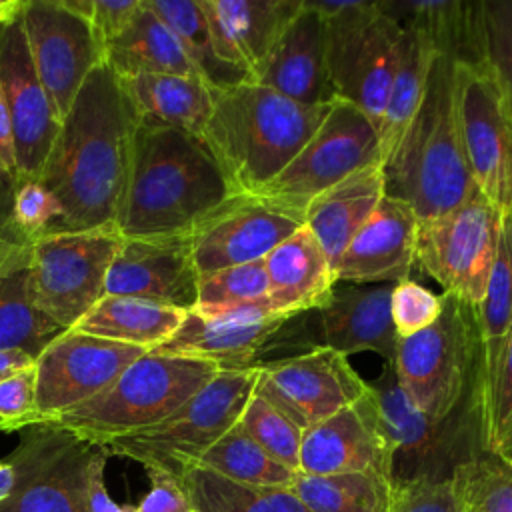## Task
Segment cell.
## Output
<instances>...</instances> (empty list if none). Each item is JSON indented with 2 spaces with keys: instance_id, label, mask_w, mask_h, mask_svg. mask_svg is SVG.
I'll return each instance as SVG.
<instances>
[{
  "instance_id": "obj_6",
  "label": "cell",
  "mask_w": 512,
  "mask_h": 512,
  "mask_svg": "<svg viewBox=\"0 0 512 512\" xmlns=\"http://www.w3.org/2000/svg\"><path fill=\"white\" fill-rule=\"evenodd\" d=\"M326 24V64L334 96L380 128L398 62L402 24L378 0H306Z\"/></svg>"
},
{
  "instance_id": "obj_45",
  "label": "cell",
  "mask_w": 512,
  "mask_h": 512,
  "mask_svg": "<svg viewBox=\"0 0 512 512\" xmlns=\"http://www.w3.org/2000/svg\"><path fill=\"white\" fill-rule=\"evenodd\" d=\"M388 512H460L450 476L394 480Z\"/></svg>"
},
{
  "instance_id": "obj_1",
  "label": "cell",
  "mask_w": 512,
  "mask_h": 512,
  "mask_svg": "<svg viewBox=\"0 0 512 512\" xmlns=\"http://www.w3.org/2000/svg\"><path fill=\"white\" fill-rule=\"evenodd\" d=\"M138 126L140 116L122 78L102 62L60 122L38 176L62 208L48 234L116 226Z\"/></svg>"
},
{
  "instance_id": "obj_50",
  "label": "cell",
  "mask_w": 512,
  "mask_h": 512,
  "mask_svg": "<svg viewBox=\"0 0 512 512\" xmlns=\"http://www.w3.org/2000/svg\"><path fill=\"white\" fill-rule=\"evenodd\" d=\"M108 454L100 446V452L96 454L90 474H88V492H86V512H134V506H122L114 502L106 490L104 482V468H106Z\"/></svg>"
},
{
  "instance_id": "obj_14",
  "label": "cell",
  "mask_w": 512,
  "mask_h": 512,
  "mask_svg": "<svg viewBox=\"0 0 512 512\" xmlns=\"http://www.w3.org/2000/svg\"><path fill=\"white\" fill-rule=\"evenodd\" d=\"M254 392L306 430L370 394V384L348 356L312 348L260 364Z\"/></svg>"
},
{
  "instance_id": "obj_44",
  "label": "cell",
  "mask_w": 512,
  "mask_h": 512,
  "mask_svg": "<svg viewBox=\"0 0 512 512\" xmlns=\"http://www.w3.org/2000/svg\"><path fill=\"white\" fill-rule=\"evenodd\" d=\"M444 296L434 294L420 282L406 278L392 286L390 316L398 338L412 336L428 328L442 312Z\"/></svg>"
},
{
  "instance_id": "obj_16",
  "label": "cell",
  "mask_w": 512,
  "mask_h": 512,
  "mask_svg": "<svg viewBox=\"0 0 512 512\" xmlns=\"http://www.w3.org/2000/svg\"><path fill=\"white\" fill-rule=\"evenodd\" d=\"M144 352L148 350L64 330L34 360L36 424L94 398Z\"/></svg>"
},
{
  "instance_id": "obj_36",
  "label": "cell",
  "mask_w": 512,
  "mask_h": 512,
  "mask_svg": "<svg viewBox=\"0 0 512 512\" xmlns=\"http://www.w3.org/2000/svg\"><path fill=\"white\" fill-rule=\"evenodd\" d=\"M394 478L382 472L302 474L296 472L290 490L310 512H388Z\"/></svg>"
},
{
  "instance_id": "obj_10",
  "label": "cell",
  "mask_w": 512,
  "mask_h": 512,
  "mask_svg": "<svg viewBox=\"0 0 512 512\" xmlns=\"http://www.w3.org/2000/svg\"><path fill=\"white\" fill-rule=\"evenodd\" d=\"M370 164H380L376 126L354 104L336 98L288 166L250 196L302 220L316 196Z\"/></svg>"
},
{
  "instance_id": "obj_33",
  "label": "cell",
  "mask_w": 512,
  "mask_h": 512,
  "mask_svg": "<svg viewBox=\"0 0 512 512\" xmlns=\"http://www.w3.org/2000/svg\"><path fill=\"white\" fill-rule=\"evenodd\" d=\"M30 244L20 246L0 266V352L20 350L36 356L64 330L46 318L28 294Z\"/></svg>"
},
{
  "instance_id": "obj_29",
  "label": "cell",
  "mask_w": 512,
  "mask_h": 512,
  "mask_svg": "<svg viewBox=\"0 0 512 512\" xmlns=\"http://www.w3.org/2000/svg\"><path fill=\"white\" fill-rule=\"evenodd\" d=\"M140 122L182 130L202 138L214 108V90L198 76L136 74L122 78Z\"/></svg>"
},
{
  "instance_id": "obj_21",
  "label": "cell",
  "mask_w": 512,
  "mask_h": 512,
  "mask_svg": "<svg viewBox=\"0 0 512 512\" xmlns=\"http://www.w3.org/2000/svg\"><path fill=\"white\" fill-rule=\"evenodd\" d=\"M198 280L190 234L122 238L106 276V294L144 298L190 312L196 306Z\"/></svg>"
},
{
  "instance_id": "obj_46",
  "label": "cell",
  "mask_w": 512,
  "mask_h": 512,
  "mask_svg": "<svg viewBox=\"0 0 512 512\" xmlns=\"http://www.w3.org/2000/svg\"><path fill=\"white\" fill-rule=\"evenodd\" d=\"M512 412V330L500 356L498 368L490 384L482 390L480 442L484 452H492L498 434Z\"/></svg>"
},
{
  "instance_id": "obj_19",
  "label": "cell",
  "mask_w": 512,
  "mask_h": 512,
  "mask_svg": "<svg viewBox=\"0 0 512 512\" xmlns=\"http://www.w3.org/2000/svg\"><path fill=\"white\" fill-rule=\"evenodd\" d=\"M0 86L12 120L18 180H38L60 122L34 70L22 14L0 38Z\"/></svg>"
},
{
  "instance_id": "obj_57",
  "label": "cell",
  "mask_w": 512,
  "mask_h": 512,
  "mask_svg": "<svg viewBox=\"0 0 512 512\" xmlns=\"http://www.w3.org/2000/svg\"><path fill=\"white\" fill-rule=\"evenodd\" d=\"M20 246H26V244H16V242H10V240H6L4 236H0V266H4L6 260H8Z\"/></svg>"
},
{
  "instance_id": "obj_52",
  "label": "cell",
  "mask_w": 512,
  "mask_h": 512,
  "mask_svg": "<svg viewBox=\"0 0 512 512\" xmlns=\"http://www.w3.org/2000/svg\"><path fill=\"white\" fill-rule=\"evenodd\" d=\"M16 184H18L16 176L0 172V236H4L10 242H16L12 236V230H10ZM16 244H20V242H16Z\"/></svg>"
},
{
  "instance_id": "obj_43",
  "label": "cell",
  "mask_w": 512,
  "mask_h": 512,
  "mask_svg": "<svg viewBox=\"0 0 512 512\" xmlns=\"http://www.w3.org/2000/svg\"><path fill=\"white\" fill-rule=\"evenodd\" d=\"M62 208L58 200L38 180H18L10 230L16 242L32 244L46 236L58 222Z\"/></svg>"
},
{
  "instance_id": "obj_30",
  "label": "cell",
  "mask_w": 512,
  "mask_h": 512,
  "mask_svg": "<svg viewBox=\"0 0 512 512\" xmlns=\"http://www.w3.org/2000/svg\"><path fill=\"white\" fill-rule=\"evenodd\" d=\"M186 312L134 296L100 298L72 330L120 344L154 350L164 344L184 322Z\"/></svg>"
},
{
  "instance_id": "obj_49",
  "label": "cell",
  "mask_w": 512,
  "mask_h": 512,
  "mask_svg": "<svg viewBox=\"0 0 512 512\" xmlns=\"http://www.w3.org/2000/svg\"><path fill=\"white\" fill-rule=\"evenodd\" d=\"M142 0H94L90 24L104 42H112L134 20Z\"/></svg>"
},
{
  "instance_id": "obj_26",
  "label": "cell",
  "mask_w": 512,
  "mask_h": 512,
  "mask_svg": "<svg viewBox=\"0 0 512 512\" xmlns=\"http://www.w3.org/2000/svg\"><path fill=\"white\" fill-rule=\"evenodd\" d=\"M218 56L248 72H260L302 0H198Z\"/></svg>"
},
{
  "instance_id": "obj_22",
  "label": "cell",
  "mask_w": 512,
  "mask_h": 512,
  "mask_svg": "<svg viewBox=\"0 0 512 512\" xmlns=\"http://www.w3.org/2000/svg\"><path fill=\"white\" fill-rule=\"evenodd\" d=\"M392 466L394 452L372 390L302 434L298 468L302 474L326 476L374 470L392 476Z\"/></svg>"
},
{
  "instance_id": "obj_23",
  "label": "cell",
  "mask_w": 512,
  "mask_h": 512,
  "mask_svg": "<svg viewBox=\"0 0 512 512\" xmlns=\"http://www.w3.org/2000/svg\"><path fill=\"white\" fill-rule=\"evenodd\" d=\"M418 222L406 202L384 194L372 216L336 260V282L396 284L410 278V270L416 264Z\"/></svg>"
},
{
  "instance_id": "obj_7",
  "label": "cell",
  "mask_w": 512,
  "mask_h": 512,
  "mask_svg": "<svg viewBox=\"0 0 512 512\" xmlns=\"http://www.w3.org/2000/svg\"><path fill=\"white\" fill-rule=\"evenodd\" d=\"M256 368L220 370L200 392L162 422L114 438L102 448L108 456L130 458L144 470H158L182 480L204 452L240 418L256 386Z\"/></svg>"
},
{
  "instance_id": "obj_11",
  "label": "cell",
  "mask_w": 512,
  "mask_h": 512,
  "mask_svg": "<svg viewBox=\"0 0 512 512\" xmlns=\"http://www.w3.org/2000/svg\"><path fill=\"white\" fill-rule=\"evenodd\" d=\"M122 244L116 226L46 234L30 244L28 294L62 330L106 296V276Z\"/></svg>"
},
{
  "instance_id": "obj_55",
  "label": "cell",
  "mask_w": 512,
  "mask_h": 512,
  "mask_svg": "<svg viewBox=\"0 0 512 512\" xmlns=\"http://www.w3.org/2000/svg\"><path fill=\"white\" fill-rule=\"evenodd\" d=\"M26 0H0V38L6 28L22 14Z\"/></svg>"
},
{
  "instance_id": "obj_42",
  "label": "cell",
  "mask_w": 512,
  "mask_h": 512,
  "mask_svg": "<svg viewBox=\"0 0 512 512\" xmlns=\"http://www.w3.org/2000/svg\"><path fill=\"white\" fill-rule=\"evenodd\" d=\"M238 426L276 462L298 472L304 430L298 428L274 404L252 392L238 418Z\"/></svg>"
},
{
  "instance_id": "obj_38",
  "label": "cell",
  "mask_w": 512,
  "mask_h": 512,
  "mask_svg": "<svg viewBox=\"0 0 512 512\" xmlns=\"http://www.w3.org/2000/svg\"><path fill=\"white\" fill-rule=\"evenodd\" d=\"M206 468L230 482L256 488H290L296 472L276 462L262 450L238 422L198 460Z\"/></svg>"
},
{
  "instance_id": "obj_40",
  "label": "cell",
  "mask_w": 512,
  "mask_h": 512,
  "mask_svg": "<svg viewBox=\"0 0 512 512\" xmlns=\"http://www.w3.org/2000/svg\"><path fill=\"white\" fill-rule=\"evenodd\" d=\"M270 310L264 260L230 266L198 280V298L192 312L218 316L234 310Z\"/></svg>"
},
{
  "instance_id": "obj_28",
  "label": "cell",
  "mask_w": 512,
  "mask_h": 512,
  "mask_svg": "<svg viewBox=\"0 0 512 512\" xmlns=\"http://www.w3.org/2000/svg\"><path fill=\"white\" fill-rule=\"evenodd\" d=\"M382 198V166L370 164L330 186L308 204L302 218L304 226L314 234L332 266Z\"/></svg>"
},
{
  "instance_id": "obj_32",
  "label": "cell",
  "mask_w": 512,
  "mask_h": 512,
  "mask_svg": "<svg viewBox=\"0 0 512 512\" xmlns=\"http://www.w3.org/2000/svg\"><path fill=\"white\" fill-rule=\"evenodd\" d=\"M398 62L378 128L380 164L388 160L410 120L414 118L430 76L436 50L430 38L414 24H402Z\"/></svg>"
},
{
  "instance_id": "obj_51",
  "label": "cell",
  "mask_w": 512,
  "mask_h": 512,
  "mask_svg": "<svg viewBox=\"0 0 512 512\" xmlns=\"http://www.w3.org/2000/svg\"><path fill=\"white\" fill-rule=\"evenodd\" d=\"M0 172L12 174V176L18 178L12 120H10V112H8V106H6L2 86H0Z\"/></svg>"
},
{
  "instance_id": "obj_35",
  "label": "cell",
  "mask_w": 512,
  "mask_h": 512,
  "mask_svg": "<svg viewBox=\"0 0 512 512\" xmlns=\"http://www.w3.org/2000/svg\"><path fill=\"white\" fill-rule=\"evenodd\" d=\"M146 4L176 34L196 74L214 92L250 80L248 72L218 56L206 14L198 0H146Z\"/></svg>"
},
{
  "instance_id": "obj_54",
  "label": "cell",
  "mask_w": 512,
  "mask_h": 512,
  "mask_svg": "<svg viewBox=\"0 0 512 512\" xmlns=\"http://www.w3.org/2000/svg\"><path fill=\"white\" fill-rule=\"evenodd\" d=\"M492 452L498 454L508 464H512V412L506 418V422H504V426H502V430L498 434V440H496V446H494Z\"/></svg>"
},
{
  "instance_id": "obj_12",
  "label": "cell",
  "mask_w": 512,
  "mask_h": 512,
  "mask_svg": "<svg viewBox=\"0 0 512 512\" xmlns=\"http://www.w3.org/2000/svg\"><path fill=\"white\" fill-rule=\"evenodd\" d=\"M502 212L478 190L448 212L418 222L416 264L468 306L482 300L496 262Z\"/></svg>"
},
{
  "instance_id": "obj_56",
  "label": "cell",
  "mask_w": 512,
  "mask_h": 512,
  "mask_svg": "<svg viewBox=\"0 0 512 512\" xmlns=\"http://www.w3.org/2000/svg\"><path fill=\"white\" fill-rule=\"evenodd\" d=\"M12 492V468L8 462H0V502L6 500Z\"/></svg>"
},
{
  "instance_id": "obj_31",
  "label": "cell",
  "mask_w": 512,
  "mask_h": 512,
  "mask_svg": "<svg viewBox=\"0 0 512 512\" xmlns=\"http://www.w3.org/2000/svg\"><path fill=\"white\" fill-rule=\"evenodd\" d=\"M104 62L120 78L136 74L198 76L176 34L148 8L146 0H142L128 28L106 44Z\"/></svg>"
},
{
  "instance_id": "obj_3",
  "label": "cell",
  "mask_w": 512,
  "mask_h": 512,
  "mask_svg": "<svg viewBox=\"0 0 512 512\" xmlns=\"http://www.w3.org/2000/svg\"><path fill=\"white\" fill-rule=\"evenodd\" d=\"M332 104H298L254 80L214 92L202 140L232 192L250 196L280 174L318 130Z\"/></svg>"
},
{
  "instance_id": "obj_2",
  "label": "cell",
  "mask_w": 512,
  "mask_h": 512,
  "mask_svg": "<svg viewBox=\"0 0 512 512\" xmlns=\"http://www.w3.org/2000/svg\"><path fill=\"white\" fill-rule=\"evenodd\" d=\"M232 196L200 136L140 122L116 228L122 238L190 234Z\"/></svg>"
},
{
  "instance_id": "obj_39",
  "label": "cell",
  "mask_w": 512,
  "mask_h": 512,
  "mask_svg": "<svg viewBox=\"0 0 512 512\" xmlns=\"http://www.w3.org/2000/svg\"><path fill=\"white\" fill-rule=\"evenodd\" d=\"M474 64L490 78L512 126V0L474 2Z\"/></svg>"
},
{
  "instance_id": "obj_9",
  "label": "cell",
  "mask_w": 512,
  "mask_h": 512,
  "mask_svg": "<svg viewBox=\"0 0 512 512\" xmlns=\"http://www.w3.org/2000/svg\"><path fill=\"white\" fill-rule=\"evenodd\" d=\"M368 384L394 452V480L450 476L462 460L482 450V380L444 420L428 418L410 402L390 364H384L380 376Z\"/></svg>"
},
{
  "instance_id": "obj_8",
  "label": "cell",
  "mask_w": 512,
  "mask_h": 512,
  "mask_svg": "<svg viewBox=\"0 0 512 512\" xmlns=\"http://www.w3.org/2000/svg\"><path fill=\"white\" fill-rule=\"evenodd\" d=\"M440 316L424 330L400 338L394 374L410 402L428 418H448L482 380L480 342L472 306L444 294Z\"/></svg>"
},
{
  "instance_id": "obj_24",
  "label": "cell",
  "mask_w": 512,
  "mask_h": 512,
  "mask_svg": "<svg viewBox=\"0 0 512 512\" xmlns=\"http://www.w3.org/2000/svg\"><path fill=\"white\" fill-rule=\"evenodd\" d=\"M394 284H348L314 314L312 348H330L344 356L374 352L384 364H394L398 334L390 316Z\"/></svg>"
},
{
  "instance_id": "obj_18",
  "label": "cell",
  "mask_w": 512,
  "mask_h": 512,
  "mask_svg": "<svg viewBox=\"0 0 512 512\" xmlns=\"http://www.w3.org/2000/svg\"><path fill=\"white\" fill-rule=\"evenodd\" d=\"M304 222L254 196H232L190 232L198 276L264 260Z\"/></svg>"
},
{
  "instance_id": "obj_15",
  "label": "cell",
  "mask_w": 512,
  "mask_h": 512,
  "mask_svg": "<svg viewBox=\"0 0 512 512\" xmlns=\"http://www.w3.org/2000/svg\"><path fill=\"white\" fill-rule=\"evenodd\" d=\"M22 24L38 80L62 122L84 80L104 62L106 46L90 20L60 0H26Z\"/></svg>"
},
{
  "instance_id": "obj_48",
  "label": "cell",
  "mask_w": 512,
  "mask_h": 512,
  "mask_svg": "<svg viewBox=\"0 0 512 512\" xmlns=\"http://www.w3.org/2000/svg\"><path fill=\"white\" fill-rule=\"evenodd\" d=\"M150 492L134 506V512H194L184 482L158 470H146Z\"/></svg>"
},
{
  "instance_id": "obj_47",
  "label": "cell",
  "mask_w": 512,
  "mask_h": 512,
  "mask_svg": "<svg viewBox=\"0 0 512 512\" xmlns=\"http://www.w3.org/2000/svg\"><path fill=\"white\" fill-rule=\"evenodd\" d=\"M36 418V368L30 364L0 382V430L20 432Z\"/></svg>"
},
{
  "instance_id": "obj_41",
  "label": "cell",
  "mask_w": 512,
  "mask_h": 512,
  "mask_svg": "<svg viewBox=\"0 0 512 512\" xmlns=\"http://www.w3.org/2000/svg\"><path fill=\"white\" fill-rule=\"evenodd\" d=\"M460 512H512V464L494 452H476L450 474Z\"/></svg>"
},
{
  "instance_id": "obj_5",
  "label": "cell",
  "mask_w": 512,
  "mask_h": 512,
  "mask_svg": "<svg viewBox=\"0 0 512 512\" xmlns=\"http://www.w3.org/2000/svg\"><path fill=\"white\" fill-rule=\"evenodd\" d=\"M218 372L220 368L208 360L144 352L106 390L40 424L64 428L102 446L162 422Z\"/></svg>"
},
{
  "instance_id": "obj_53",
  "label": "cell",
  "mask_w": 512,
  "mask_h": 512,
  "mask_svg": "<svg viewBox=\"0 0 512 512\" xmlns=\"http://www.w3.org/2000/svg\"><path fill=\"white\" fill-rule=\"evenodd\" d=\"M30 364H34V358L28 356L26 352H20V350L0 352V382Z\"/></svg>"
},
{
  "instance_id": "obj_4",
  "label": "cell",
  "mask_w": 512,
  "mask_h": 512,
  "mask_svg": "<svg viewBox=\"0 0 512 512\" xmlns=\"http://www.w3.org/2000/svg\"><path fill=\"white\" fill-rule=\"evenodd\" d=\"M382 174L384 194L406 202L420 222L476 192L462 142L452 56L436 54L422 102Z\"/></svg>"
},
{
  "instance_id": "obj_58",
  "label": "cell",
  "mask_w": 512,
  "mask_h": 512,
  "mask_svg": "<svg viewBox=\"0 0 512 512\" xmlns=\"http://www.w3.org/2000/svg\"><path fill=\"white\" fill-rule=\"evenodd\" d=\"M194 512H196V510H194Z\"/></svg>"
},
{
  "instance_id": "obj_37",
  "label": "cell",
  "mask_w": 512,
  "mask_h": 512,
  "mask_svg": "<svg viewBox=\"0 0 512 512\" xmlns=\"http://www.w3.org/2000/svg\"><path fill=\"white\" fill-rule=\"evenodd\" d=\"M196 512H310L290 488H256L192 466L182 476Z\"/></svg>"
},
{
  "instance_id": "obj_17",
  "label": "cell",
  "mask_w": 512,
  "mask_h": 512,
  "mask_svg": "<svg viewBox=\"0 0 512 512\" xmlns=\"http://www.w3.org/2000/svg\"><path fill=\"white\" fill-rule=\"evenodd\" d=\"M462 142L476 190L502 214L512 212V126L478 64L456 60Z\"/></svg>"
},
{
  "instance_id": "obj_27",
  "label": "cell",
  "mask_w": 512,
  "mask_h": 512,
  "mask_svg": "<svg viewBox=\"0 0 512 512\" xmlns=\"http://www.w3.org/2000/svg\"><path fill=\"white\" fill-rule=\"evenodd\" d=\"M264 268L274 314L296 316L318 310L338 284L332 262L306 226L282 240L264 258Z\"/></svg>"
},
{
  "instance_id": "obj_13",
  "label": "cell",
  "mask_w": 512,
  "mask_h": 512,
  "mask_svg": "<svg viewBox=\"0 0 512 512\" xmlns=\"http://www.w3.org/2000/svg\"><path fill=\"white\" fill-rule=\"evenodd\" d=\"M98 444L64 428L32 424L4 460L12 468V492L0 512H86L90 466Z\"/></svg>"
},
{
  "instance_id": "obj_25",
  "label": "cell",
  "mask_w": 512,
  "mask_h": 512,
  "mask_svg": "<svg viewBox=\"0 0 512 512\" xmlns=\"http://www.w3.org/2000/svg\"><path fill=\"white\" fill-rule=\"evenodd\" d=\"M254 82L306 106L336 100L326 64V24L302 0L300 12L282 32Z\"/></svg>"
},
{
  "instance_id": "obj_34",
  "label": "cell",
  "mask_w": 512,
  "mask_h": 512,
  "mask_svg": "<svg viewBox=\"0 0 512 512\" xmlns=\"http://www.w3.org/2000/svg\"><path fill=\"white\" fill-rule=\"evenodd\" d=\"M482 358V390L496 374L512 330V212L502 214L496 262L488 288L472 308Z\"/></svg>"
},
{
  "instance_id": "obj_20",
  "label": "cell",
  "mask_w": 512,
  "mask_h": 512,
  "mask_svg": "<svg viewBox=\"0 0 512 512\" xmlns=\"http://www.w3.org/2000/svg\"><path fill=\"white\" fill-rule=\"evenodd\" d=\"M290 318L258 308L218 316L190 310L172 338L148 352L200 358L214 362L220 370L256 368L264 364V352L284 344L282 336Z\"/></svg>"
}]
</instances>
